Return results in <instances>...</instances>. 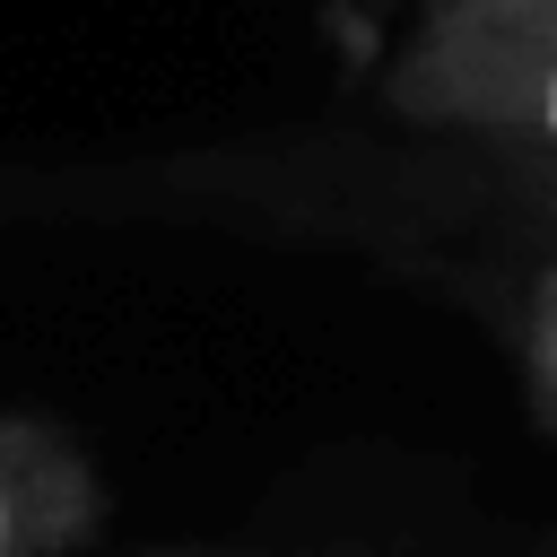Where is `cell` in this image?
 I'll use <instances>...</instances> for the list:
<instances>
[{
    "mask_svg": "<svg viewBox=\"0 0 557 557\" xmlns=\"http://www.w3.org/2000/svg\"><path fill=\"white\" fill-rule=\"evenodd\" d=\"M70 522H61V505L35 487V470L0 444V557H35L44 540H61Z\"/></svg>",
    "mask_w": 557,
    "mask_h": 557,
    "instance_id": "cell-3",
    "label": "cell"
},
{
    "mask_svg": "<svg viewBox=\"0 0 557 557\" xmlns=\"http://www.w3.org/2000/svg\"><path fill=\"white\" fill-rule=\"evenodd\" d=\"M409 52H557V0H435Z\"/></svg>",
    "mask_w": 557,
    "mask_h": 557,
    "instance_id": "cell-2",
    "label": "cell"
},
{
    "mask_svg": "<svg viewBox=\"0 0 557 557\" xmlns=\"http://www.w3.org/2000/svg\"><path fill=\"white\" fill-rule=\"evenodd\" d=\"M392 104L418 122H496L557 139V52H409Z\"/></svg>",
    "mask_w": 557,
    "mask_h": 557,
    "instance_id": "cell-1",
    "label": "cell"
}]
</instances>
